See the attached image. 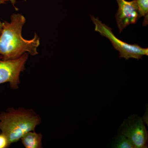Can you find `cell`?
<instances>
[{
    "instance_id": "obj_1",
    "label": "cell",
    "mask_w": 148,
    "mask_h": 148,
    "mask_svg": "<svg viewBox=\"0 0 148 148\" xmlns=\"http://www.w3.org/2000/svg\"><path fill=\"white\" fill-rule=\"evenodd\" d=\"M11 22L3 23V29L0 36V55L4 60H13L27 52L31 55L38 54L37 48L40 44V38L35 33L31 40H26L22 36V27L26 18L20 14H13Z\"/></svg>"
},
{
    "instance_id": "obj_2",
    "label": "cell",
    "mask_w": 148,
    "mask_h": 148,
    "mask_svg": "<svg viewBox=\"0 0 148 148\" xmlns=\"http://www.w3.org/2000/svg\"><path fill=\"white\" fill-rule=\"evenodd\" d=\"M41 123L40 117L31 109L9 108L0 113V130L10 145L21 140L27 132L34 131Z\"/></svg>"
},
{
    "instance_id": "obj_3",
    "label": "cell",
    "mask_w": 148,
    "mask_h": 148,
    "mask_svg": "<svg viewBox=\"0 0 148 148\" xmlns=\"http://www.w3.org/2000/svg\"><path fill=\"white\" fill-rule=\"evenodd\" d=\"M91 20L95 25V32L110 40L114 47L119 52V57L126 60L132 58L139 60L144 56L148 55V48H144L138 44L130 45L123 41L117 38L112 32V29L100 21L98 18L90 15Z\"/></svg>"
},
{
    "instance_id": "obj_4",
    "label": "cell",
    "mask_w": 148,
    "mask_h": 148,
    "mask_svg": "<svg viewBox=\"0 0 148 148\" xmlns=\"http://www.w3.org/2000/svg\"><path fill=\"white\" fill-rule=\"evenodd\" d=\"M119 132L129 139L135 148H147L148 131L143 119L137 115H132L125 119Z\"/></svg>"
},
{
    "instance_id": "obj_5",
    "label": "cell",
    "mask_w": 148,
    "mask_h": 148,
    "mask_svg": "<svg viewBox=\"0 0 148 148\" xmlns=\"http://www.w3.org/2000/svg\"><path fill=\"white\" fill-rule=\"evenodd\" d=\"M28 56L29 53L26 52L17 59L4 60L0 55V84L9 82L11 88H18L20 73L25 70Z\"/></svg>"
},
{
    "instance_id": "obj_6",
    "label": "cell",
    "mask_w": 148,
    "mask_h": 148,
    "mask_svg": "<svg viewBox=\"0 0 148 148\" xmlns=\"http://www.w3.org/2000/svg\"><path fill=\"white\" fill-rule=\"evenodd\" d=\"M116 1L119 8L116 14V20L119 33H121L128 25L136 24L140 17L135 0Z\"/></svg>"
},
{
    "instance_id": "obj_7",
    "label": "cell",
    "mask_w": 148,
    "mask_h": 148,
    "mask_svg": "<svg viewBox=\"0 0 148 148\" xmlns=\"http://www.w3.org/2000/svg\"><path fill=\"white\" fill-rule=\"evenodd\" d=\"M42 135L41 133L32 131L23 135L21 140L25 148H41L42 147Z\"/></svg>"
},
{
    "instance_id": "obj_8",
    "label": "cell",
    "mask_w": 148,
    "mask_h": 148,
    "mask_svg": "<svg viewBox=\"0 0 148 148\" xmlns=\"http://www.w3.org/2000/svg\"><path fill=\"white\" fill-rule=\"evenodd\" d=\"M138 9L139 17L144 16L143 25L145 27L148 24V0H135Z\"/></svg>"
},
{
    "instance_id": "obj_9",
    "label": "cell",
    "mask_w": 148,
    "mask_h": 148,
    "mask_svg": "<svg viewBox=\"0 0 148 148\" xmlns=\"http://www.w3.org/2000/svg\"><path fill=\"white\" fill-rule=\"evenodd\" d=\"M112 147L135 148L131 141L124 135L118 133L114 139Z\"/></svg>"
},
{
    "instance_id": "obj_10",
    "label": "cell",
    "mask_w": 148,
    "mask_h": 148,
    "mask_svg": "<svg viewBox=\"0 0 148 148\" xmlns=\"http://www.w3.org/2000/svg\"><path fill=\"white\" fill-rule=\"evenodd\" d=\"M10 145L7 137L2 132L0 133V148H8Z\"/></svg>"
},
{
    "instance_id": "obj_11",
    "label": "cell",
    "mask_w": 148,
    "mask_h": 148,
    "mask_svg": "<svg viewBox=\"0 0 148 148\" xmlns=\"http://www.w3.org/2000/svg\"><path fill=\"white\" fill-rule=\"evenodd\" d=\"M10 1L11 2L12 4L14 6V8L16 9V10H17V9H16V8L15 7V6H14L15 2H16V0H0V1L2 3V4L5 3L6 1Z\"/></svg>"
},
{
    "instance_id": "obj_12",
    "label": "cell",
    "mask_w": 148,
    "mask_h": 148,
    "mask_svg": "<svg viewBox=\"0 0 148 148\" xmlns=\"http://www.w3.org/2000/svg\"><path fill=\"white\" fill-rule=\"evenodd\" d=\"M2 3L0 1V5L2 4ZM3 29V23H2L0 21V36H1V34L2 32Z\"/></svg>"
}]
</instances>
